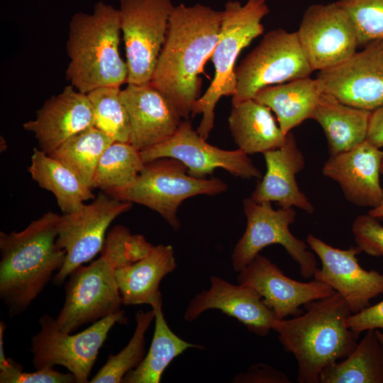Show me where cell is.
<instances>
[{"label":"cell","instance_id":"6da1fadb","mask_svg":"<svg viewBox=\"0 0 383 383\" xmlns=\"http://www.w3.org/2000/svg\"><path fill=\"white\" fill-rule=\"evenodd\" d=\"M221 22L222 11L200 4H180L171 13L150 82L184 120L200 97L199 74L217 44Z\"/></svg>","mask_w":383,"mask_h":383},{"label":"cell","instance_id":"7a4b0ae2","mask_svg":"<svg viewBox=\"0 0 383 383\" xmlns=\"http://www.w3.org/2000/svg\"><path fill=\"white\" fill-rule=\"evenodd\" d=\"M60 217L49 211L20 232H0V298L11 316L25 311L65 263Z\"/></svg>","mask_w":383,"mask_h":383},{"label":"cell","instance_id":"3957f363","mask_svg":"<svg viewBox=\"0 0 383 383\" xmlns=\"http://www.w3.org/2000/svg\"><path fill=\"white\" fill-rule=\"evenodd\" d=\"M303 306L306 312L297 316L275 318L272 330L278 333L284 349L296 360L297 382L319 383L326 367L354 350L357 336L346 325L352 313L338 292Z\"/></svg>","mask_w":383,"mask_h":383},{"label":"cell","instance_id":"277c9868","mask_svg":"<svg viewBox=\"0 0 383 383\" xmlns=\"http://www.w3.org/2000/svg\"><path fill=\"white\" fill-rule=\"evenodd\" d=\"M118 9L99 1L92 13H77L69 26L66 78L79 91L87 94L104 87L127 82L128 67L119 52Z\"/></svg>","mask_w":383,"mask_h":383},{"label":"cell","instance_id":"5b68a950","mask_svg":"<svg viewBox=\"0 0 383 383\" xmlns=\"http://www.w3.org/2000/svg\"><path fill=\"white\" fill-rule=\"evenodd\" d=\"M269 12L266 0H248L245 4L228 1L225 4L218 40L211 57L214 77L192 110V116L202 114L196 131L203 138L206 140L214 127L217 102L223 96L235 94L236 60L244 48L263 33L261 21Z\"/></svg>","mask_w":383,"mask_h":383},{"label":"cell","instance_id":"8992f818","mask_svg":"<svg viewBox=\"0 0 383 383\" xmlns=\"http://www.w3.org/2000/svg\"><path fill=\"white\" fill-rule=\"evenodd\" d=\"M227 189V184L219 178L192 177L180 161L162 157L145 163L133 183L113 198L145 206L178 230L177 212L184 200L201 194L215 196Z\"/></svg>","mask_w":383,"mask_h":383},{"label":"cell","instance_id":"52a82bcc","mask_svg":"<svg viewBox=\"0 0 383 383\" xmlns=\"http://www.w3.org/2000/svg\"><path fill=\"white\" fill-rule=\"evenodd\" d=\"M127 321L120 310L74 335L62 332L56 318L45 314L39 319L40 331L31 338L30 351L36 370L61 365L75 377L76 382H89V377L98 353L111 328Z\"/></svg>","mask_w":383,"mask_h":383},{"label":"cell","instance_id":"ba28073f","mask_svg":"<svg viewBox=\"0 0 383 383\" xmlns=\"http://www.w3.org/2000/svg\"><path fill=\"white\" fill-rule=\"evenodd\" d=\"M313 71L296 32L270 30L235 67L232 104L253 99L262 88L309 77Z\"/></svg>","mask_w":383,"mask_h":383},{"label":"cell","instance_id":"9c48e42d","mask_svg":"<svg viewBox=\"0 0 383 383\" xmlns=\"http://www.w3.org/2000/svg\"><path fill=\"white\" fill-rule=\"evenodd\" d=\"M271 203L257 201L251 196L243 200L247 224L231 255L234 271L240 272L265 247L279 244L298 264L304 278L313 277L318 268L316 257L308 250V244L295 237L289 229L295 221L296 211L292 207L274 209Z\"/></svg>","mask_w":383,"mask_h":383},{"label":"cell","instance_id":"30bf717a","mask_svg":"<svg viewBox=\"0 0 383 383\" xmlns=\"http://www.w3.org/2000/svg\"><path fill=\"white\" fill-rule=\"evenodd\" d=\"M128 84L152 79L174 8L171 0H119Z\"/></svg>","mask_w":383,"mask_h":383},{"label":"cell","instance_id":"8fae6325","mask_svg":"<svg viewBox=\"0 0 383 383\" xmlns=\"http://www.w3.org/2000/svg\"><path fill=\"white\" fill-rule=\"evenodd\" d=\"M116 270L113 262L101 255L89 265H81L69 275L65 302L56 318L62 332L71 333L120 311L123 303Z\"/></svg>","mask_w":383,"mask_h":383},{"label":"cell","instance_id":"7c38bea8","mask_svg":"<svg viewBox=\"0 0 383 383\" xmlns=\"http://www.w3.org/2000/svg\"><path fill=\"white\" fill-rule=\"evenodd\" d=\"M132 206L130 201L101 193L91 204L60 216L57 243L67 255L63 266L52 278L53 284L62 285L75 269L101 252L109 225Z\"/></svg>","mask_w":383,"mask_h":383},{"label":"cell","instance_id":"4fadbf2b","mask_svg":"<svg viewBox=\"0 0 383 383\" xmlns=\"http://www.w3.org/2000/svg\"><path fill=\"white\" fill-rule=\"evenodd\" d=\"M296 33L313 71L343 62L359 46L354 23L338 1L309 6Z\"/></svg>","mask_w":383,"mask_h":383},{"label":"cell","instance_id":"5bb4252c","mask_svg":"<svg viewBox=\"0 0 383 383\" xmlns=\"http://www.w3.org/2000/svg\"><path fill=\"white\" fill-rule=\"evenodd\" d=\"M144 163L162 157H170L182 162L192 177L204 179L218 168L245 179L261 177V172L248 155L240 149L226 150L210 145L191 122L182 120L170 138L147 150L140 151Z\"/></svg>","mask_w":383,"mask_h":383},{"label":"cell","instance_id":"9a60e30c","mask_svg":"<svg viewBox=\"0 0 383 383\" xmlns=\"http://www.w3.org/2000/svg\"><path fill=\"white\" fill-rule=\"evenodd\" d=\"M323 91L342 103L372 111L383 106V40L372 42L343 62L320 70Z\"/></svg>","mask_w":383,"mask_h":383},{"label":"cell","instance_id":"2e32d148","mask_svg":"<svg viewBox=\"0 0 383 383\" xmlns=\"http://www.w3.org/2000/svg\"><path fill=\"white\" fill-rule=\"evenodd\" d=\"M306 243L321 262L313 278L340 294L352 314L370 306L372 299L383 294V274L360 265L357 255L362 251L358 247L333 248L312 234L308 235Z\"/></svg>","mask_w":383,"mask_h":383},{"label":"cell","instance_id":"e0dca14e","mask_svg":"<svg viewBox=\"0 0 383 383\" xmlns=\"http://www.w3.org/2000/svg\"><path fill=\"white\" fill-rule=\"evenodd\" d=\"M237 280L256 290L277 319L297 316L303 313L301 306L335 292L329 285L315 279L301 282L287 277L277 265L260 254L238 272Z\"/></svg>","mask_w":383,"mask_h":383},{"label":"cell","instance_id":"ac0fdd59","mask_svg":"<svg viewBox=\"0 0 383 383\" xmlns=\"http://www.w3.org/2000/svg\"><path fill=\"white\" fill-rule=\"evenodd\" d=\"M210 282L209 289L189 301L184 313L185 321H193L206 311L217 309L237 319L250 332L262 337L268 335L275 315L256 290L216 276L210 277Z\"/></svg>","mask_w":383,"mask_h":383},{"label":"cell","instance_id":"d6986e66","mask_svg":"<svg viewBox=\"0 0 383 383\" xmlns=\"http://www.w3.org/2000/svg\"><path fill=\"white\" fill-rule=\"evenodd\" d=\"M121 97L130 121L129 143L139 151L170 138L182 121L170 101L150 82L128 84L121 89Z\"/></svg>","mask_w":383,"mask_h":383},{"label":"cell","instance_id":"ffe728a7","mask_svg":"<svg viewBox=\"0 0 383 383\" xmlns=\"http://www.w3.org/2000/svg\"><path fill=\"white\" fill-rule=\"evenodd\" d=\"M23 126L34 134L40 150L50 155L72 136L94 126V111L87 94L70 84L48 99L35 118Z\"/></svg>","mask_w":383,"mask_h":383},{"label":"cell","instance_id":"44dd1931","mask_svg":"<svg viewBox=\"0 0 383 383\" xmlns=\"http://www.w3.org/2000/svg\"><path fill=\"white\" fill-rule=\"evenodd\" d=\"M383 151L367 140L350 150L330 155L322 172L340 187L345 199L362 207H377L383 199L380 184Z\"/></svg>","mask_w":383,"mask_h":383},{"label":"cell","instance_id":"7402d4cb","mask_svg":"<svg viewBox=\"0 0 383 383\" xmlns=\"http://www.w3.org/2000/svg\"><path fill=\"white\" fill-rule=\"evenodd\" d=\"M263 155L266 173L251 197L257 201H274L282 208L296 207L312 214L314 207L296 181V174L305 166V158L293 133L287 134L280 148L267 151Z\"/></svg>","mask_w":383,"mask_h":383},{"label":"cell","instance_id":"603a6c76","mask_svg":"<svg viewBox=\"0 0 383 383\" xmlns=\"http://www.w3.org/2000/svg\"><path fill=\"white\" fill-rule=\"evenodd\" d=\"M176 267L172 246L160 244L143 258L116 269V279L123 304H149L153 308L162 303L160 282Z\"/></svg>","mask_w":383,"mask_h":383},{"label":"cell","instance_id":"cb8c5ba5","mask_svg":"<svg viewBox=\"0 0 383 383\" xmlns=\"http://www.w3.org/2000/svg\"><path fill=\"white\" fill-rule=\"evenodd\" d=\"M228 124L235 143L247 155L279 148L287 136L272 110L255 99L232 104Z\"/></svg>","mask_w":383,"mask_h":383},{"label":"cell","instance_id":"d4e9b609","mask_svg":"<svg viewBox=\"0 0 383 383\" xmlns=\"http://www.w3.org/2000/svg\"><path fill=\"white\" fill-rule=\"evenodd\" d=\"M371 112L345 104L323 91L311 118L321 126L329 154L334 155L366 140Z\"/></svg>","mask_w":383,"mask_h":383},{"label":"cell","instance_id":"484cf974","mask_svg":"<svg viewBox=\"0 0 383 383\" xmlns=\"http://www.w3.org/2000/svg\"><path fill=\"white\" fill-rule=\"evenodd\" d=\"M322 92L318 80L307 77L262 88L253 99L275 113L281 130L287 135L311 118Z\"/></svg>","mask_w":383,"mask_h":383},{"label":"cell","instance_id":"4316f807","mask_svg":"<svg viewBox=\"0 0 383 383\" xmlns=\"http://www.w3.org/2000/svg\"><path fill=\"white\" fill-rule=\"evenodd\" d=\"M28 171L41 188L54 194L63 213L74 212L95 199L91 189L73 172L40 149H33Z\"/></svg>","mask_w":383,"mask_h":383},{"label":"cell","instance_id":"83f0119b","mask_svg":"<svg viewBox=\"0 0 383 383\" xmlns=\"http://www.w3.org/2000/svg\"><path fill=\"white\" fill-rule=\"evenodd\" d=\"M152 309L155 322L150 347L140 365L124 376L123 383H159L175 357L189 348H203L202 345L184 340L170 329L164 316L162 303Z\"/></svg>","mask_w":383,"mask_h":383},{"label":"cell","instance_id":"f1b7e54d","mask_svg":"<svg viewBox=\"0 0 383 383\" xmlns=\"http://www.w3.org/2000/svg\"><path fill=\"white\" fill-rule=\"evenodd\" d=\"M320 383H383V345L376 330L366 331L347 357L326 367Z\"/></svg>","mask_w":383,"mask_h":383},{"label":"cell","instance_id":"f546056e","mask_svg":"<svg viewBox=\"0 0 383 383\" xmlns=\"http://www.w3.org/2000/svg\"><path fill=\"white\" fill-rule=\"evenodd\" d=\"M144 164L140 151L129 143L115 141L101 155L91 188L114 197L133 183Z\"/></svg>","mask_w":383,"mask_h":383},{"label":"cell","instance_id":"4dcf8cb0","mask_svg":"<svg viewBox=\"0 0 383 383\" xmlns=\"http://www.w3.org/2000/svg\"><path fill=\"white\" fill-rule=\"evenodd\" d=\"M113 142L104 132L92 126L70 138L50 155L65 165L85 185L92 189L99 160Z\"/></svg>","mask_w":383,"mask_h":383},{"label":"cell","instance_id":"1f68e13d","mask_svg":"<svg viewBox=\"0 0 383 383\" xmlns=\"http://www.w3.org/2000/svg\"><path fill=\"white\" fill-rule=\"evenodd\" d=\"M135 318L136 326L127 345L116 355H111L89 382L120 383L130 370L142 362L145 354V333L155 319V311L138 310Z\"/></svg>","mask_w":383,"mask_h":383},{"label":"cell","instance_id":"d6a6232c","mask_svg":"<svg viewBox=\"0 0 383 383\" xmlns=\"http://www.w3.org/2000/svg\"><path fill=\"white\" fill-rule=\"evenodd\" d=\"M121 91L120 87H104L87 94L94 111V126L114 141L129 143L130 121Z\"/></svg>","mask_w":383,"mask_h":383},{"label":"cell","instance_id":"836d02e7","mask_svg":"<svg viewBox=\"0 0 383 383\" xmlns=\"http://www.w3.org/2000/svg\"><path fill=\"white\" fill-rule=\"evenodd\" d=\"M153 248L143 235L131 234L126 227L116 226L107 233L101 255L110 258L118 269L143 258Z\"/></svg>","mask_w":383,"mask_h":383},{"label":"cell","instance_id":"e575fe53","mask_svg":"<svg viewBox=\"0 0 383 383\" xmlns=\"http://www.w3.org/2000/svg\"><path fill=\"white\" fill-rule=\"evenodd\" d=\"M351 17L359 46L383 40V0H338Z\"/></svg>","mask_w":383,"mask_h":383},{"label":"cell","instance_id":"d590c367","mask_svg":"<svg viewBox=\"0 0 383 383\" xmlns=\"http://www.w3.org/2000/svg\"><path fill=\"white\" fill-rule=\"evenodd\" d=\"M378 219L369 213L357 216L352 224V233L362 252L383 257V226Z\"/></svg>","mask_w":383,"mask_h":383},{"label":"cell","instance_id":"8d00e7d4","mask_svg":"<svg viewBox=\"0 0 383 383\" xmlns=\"http://www.w3.org/2000/svg\"><path fill=\"white\" fill-rule=\"evenodd\" d=\"M1 383H72L75 377L70 372L62 373L53 367H44L33 372H24L16 362L5 370L0 371Z\"/></svg>","mask_w":383,"mask_h":383},{"label":"cell","instance_id":"74e56055","mask_svg":"<svg viewBox=\"0 0 383 383\" xmlns=\"http://www.w3.org/2000/svg\"><path fill=\"white\" fill-rule=\"evenodd\" d=\"M346 325L357 337L367 330L383 331V300L351 314L347 319Z\"/></svg>","mask_w":383,"mask_h":383},{"label":"cell","instance_id":"f35d334b","mask_svg":"<svg viewBox=\"0 0 383 383\" xmlns=\"http://www.w3.org/2000/svg\"><path fill=\"white\" fill-rule=\"evenodd\" d=\"M235 383H290L288 376L267 364L252 365L246 372L235 376Z\"/></svg>","mask_w":383,"mask_h":383},{"label":"cell","instance_id":"ab89813d","mask_svg":"<svg viewBox=\"0 0 383 383\" xmlns=\"http://www.w3.org/2000/svg\"><path fill=\"white\" fill-rule=\"evenodd\" d=\"M366 140L378 148L383 147V106L371 112Z\"/></svg>","mask_w":383,"mask_h":383},{"label":"cell","instance_id":"60d3db41","mask_svg":"<svg viewBox=\"0 0 383 383\" xmlns=\"http://www.w3.org/2000/svg\"><path fill=\"white\" fill-rule=\"evenodd\" d=\"M368 213L377 218H383V199L381 203L375 208L370 209Z\"/></svg>","mask_w":383,"mask_h":383},{"label":"cell","instance_id":"b9f144b4","mask_svg":"<svg viewBox=\"0 0 383 383\" xmlns=\"http://www.w3.org/2000/svg\"><path fill=\"white\" fill-rule=\"evenodd\" d=\"M376 334L379 340L383 345V331H381L380 330H376Z\"/></svg>","mask_w":383,"mask_h":383},{"label":"cell","instance_id":"7bdbcfd3","mask_svg":"<svg viewBox=\"0 0 383 383\" xmlns=\"http://www.w3.org/2000/svg\"><path fill=\"white\" fill-rule=\"evenodd\" d=\"M380 171H381V174H383V155H382V157Z\"/></svg>","mask_w":383,"mask_h":383}]
</instances>
